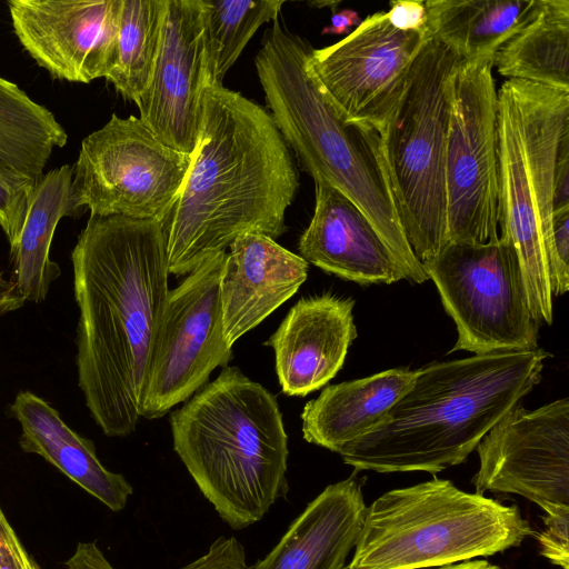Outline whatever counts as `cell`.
<instances>
[{"instance_id":"obj_9","label":"cell","mask_w":569,"mask_h":569,"mask_svg":"<svg viewBox=\"0 0 569 569\" xmlns=\"http://www.w3.org/2000/svg\"><path fill=\"white\" fill-rule=\"evenodd\" d=\"M422 266L457 327L458 339L448 353L538 348L539 325L511 243L450 242Z\"/></svg>"},{"instance_id":"obj_13","label":"cell","mask_w":569,"mask_h":569,"mask_svg":"<svg viewBox=\"0 0 569 569\" xmlns=\"http://www.w3.org/2000/svg\"><path fill=\"white\" fill-rule=\"evenodd\" d=\"M476 493H515L547 517L569 515V399L511 408L476 448Z\"/></svg>"},{"instance_id":"obj_17","label":"cell","mask_w":569,"mask_h":569,"mask_svg":"<svg viewBox=\"0 0 569 569\" xmlns=\"http://www.w3.org/2000/svg\"><path fill=\"white\" fill-rule=\"evenodd\" d=\"M352 298L323 293L297 301L263 343L274 351L282 392L305 397L341 369L357 338Z\"/></svg>"},{"instance_id":"obj_22","label":"cell","mask_w":569,"mask_h":569,"mask_svg":"<svg viewBox=\"0 0 569 569\" xmlns=\"http://www.w3.org/2000/svg\"><path fill=\"white\" fill-rule=\"evenodd\" d=\"M416 373L417 370L395 368L326 387L302 410L303 439L339 453L385 421Z\"/></svg>"},{"instance_id":"obj_18","label":"cell","mask_w":569,"mask_h":569,"mask_svg":"<svg viewBox=\"0 0 569 569\" xmlns=\"http://www.w3.org/2000/svg\"><path fill=\"white\" fill-rule=\"evenodd\" d=\"M220 277L223 335L230 347L291 298L308 277V262L262 233L229 247Z\"/></svg>"},{"instance_id":"obj_27","label":"cell","mask_w":569,"mask_h":569,"mask_svg":"<svg viewBox=\"0 0 569 569\" xmlns=\"http://www.w3.org/2000/svg\"><path fill=\"white\" fill-rule=\"evenodd\" d=\"M168 0H120L113 64L106 80L137 103L156 67Z\"/></svg>"},{"instance_id":"obj_19","label":"cell","mask_w":569,"mask_h":569,"mask_svg":"<svg viewBox=\"0 0 569 569\" xmlns=\"http://www.w3.org/2000/svg\"><path fill=\"white\" fill-rule=\"evenodd\" d=\"M315 186V211L299 239V256L328 273L363 286L406 279L362 211L330 184L316 180Z\"/></svg>"},{"instance_id":"obj_3","label":"cell","mask_w":569,"mask_h":569,"mask_svg":"<svg viewBox=\"0 0 569 569\" xmlns=\"http://www.w3.org/2000/svg\"><path fill=\"white\" fill-rule=\"evenodd\" d=\"M541 348L431 362L385 421L339 452L356 471L440 472L460 465L542 379Z\"/></svg>"},{"instance_id":"obj_5","label":"cell","mask_w":569,"mask_h":569,"mask_svg":"<svg viewBox=\"0 0 569 569\" xmlns=\"http://www.w3.org/2000/svg\"><path fill=\"white\" fill-rule=\"evenodd\" d=\"M173 449L232 529L260 521L289 490L288 436L276 397L238 367L170 415Z\"/></svg>"},{"instance_id":"obj_32","label":"cell","mask_w":569,"mask_h":569,"mask_svg":"<svg viewBox=\"0 0 569 569\" xmlns=\"http://www.w3.org/2000/svg\"><path fill=\"white\" fill-rule=\"evenodd\" d=\"M0 569H41L22 546L1 507Z\"/></svg>"},{"instance_id":"obj_12","label":"cell","mask_w":569,"mask_h":569,"mask_svg":"<svg viewBox=\"0 0 569 569\" xmlns=\"http://www.w3.org/2000/svg\"><path fill=\"white\" fill-rule=\"evenodd\" d=\"M226 251L206 258L169 290L146 385L141 418L158 419L204 387L232 358L223 335L220 277Z\"/></svg>"},{"instance_id":"obj_8","label":"cell","mask_w":569,"mask_h":569,"mask_svg":"<svg viewBox=\"0 0 569 569\" xmlns=\"http://www.w3.org/2000/svg\"><path fill=\"white\" fill-rule=\"evenodd\" d=\"M461 60L427 39L380 134L400 223L421 263L449 243L446 156L452 78Z\"/></svg>"},{"instance_id":"obj_25","label":"cell","mask_w":569,"mask_h":569,"mask_svg":"<svg viewBox=\"0 0 569 569\" xmlns=\"http://www.w3.org/2000/svg\"><path fill=\"white\" fill-rule=\"evenodd\" d=\"M495 66L509 79L569 91V1L537 0L531 17L497 51Z\"/></svg>"},{"instance_id":"obj_14","label":"cell","mask_w":569,"mask_h":569,"mask_svg":"<svg viewBox=\"0 0 569 569\" xmlns=\"http://www.w3.org/2000/svg\"><path fill=\"white\" fill-rule=\"evenodd\" d=\"M427 39L423 32L397 30L387 13L379 11L365 18L342 40L312 49L308 63L341 114L381 134Z\"/></svg>"},{"instance_id":"obj_11","label":"cell","mask_w":569,"mask_h":569,"mask_svg":"<svg viewBox=\"0 0 569 569\" xmlns=\"http://www.w3.org/2000/svg\"><path fill=\"white\" fill-rule=\"evenodd\" d=\"M493 59L459 63L452 78L446 156L450 242L499 239L498 90Z\"/></svg>"},{"instance_id":"obj_23","label":"cell","mask_w":569,"mask_h":569,"mask_svg":"<svg viewBox=\"0 0 569 569\" xmlns=\"http://www.w3.org/2000/svg\"><path fill=\"white\" fill-rule=\"evenodd\" d=\"M73 167L69 164L42 174L32 192L16 246L10 249L12 280L26 301L41 302L60 276L50 259V247L59 221L78 212L72 196Z\"/></svg>"},{"instance_id":"obj_21","label":"cell","mask_w":569,"mask_h":569,"mask_svg":"<svg viewBox=\"0 0 569 569\" xmlns=\"http://www.w3.org/2000/svg\"><path fill=\"white\" fill-rule=\"evenodd\" d=\"M10 412L21 426L19 446L24 452L42 457L112 511L126 507L132 486L121 473L104 468L92 441L69 428L46 400L20 391Z\"/></svg>"},{"instance_id":"obj_31","label":"cell","mask_w":569,"mask_h":569,"mask_svg":"<svg viewBox=\"0 0 569 569\" xmlns=\"http://www.w3.org/2000/svg\"><path fill=\"white\" fill-rule=\"evenodd\" d=\"M546 529L538 535L541 555L561 569H569V515L542 517Z\"/></svg>"},{"instance_id":"obj_30","label":"cell","mask_w":569,"mask_h":569,"mask_svg":"<svg viewBox=\"0 0 569 569\" xmlns=\"http://www.w3.org/2000/svg\"><path fill=\"white\" fill-rule=\"evenodd\" d=\"M38 180L0 169V227L8 239L10 249L19 239Z\"/></svg>"},{"instance_id":"obj_29","label":"cell","mask_w":569,"mask_h":569,"mask_svg":"<svg viewBox=\"0 0 569 569\" xmlns=\"http://www.w3.org/2000/svg\"><path fill=\"white\" fill-rule=\"evenodd\" d=\"M67 569H114L94 542H79ZM180 569H250L242 543L233 536L217 538L209 550Z\"/></svg>"},{"instance_id":"obj_7","label":"cell","mask_w":569,"mask_h":569,"mask_svg":"<svg viewBox=\"0 0 569 569\" xmlns=\"http://www.w3.org/2000/svg\"><path fill=\"white\" fill-rule=\"evenodd\" d=\"M532 535L517 506L431 480L367 507L348 569H423L488 557Z\"/></svg>"},{"instance_id":"obj_33","label":"cell","mask_w":569,"mask_h":569,"mask_svg":"<svg viewBox=\"0 0 569 569\" xmlns=\"http://www.w3.org/2000/svg\"><path fill=\"white\" fill-rule=\"evenodd\" d=\"M386 13L389 23L397 30L405 32L417 31L427 34L426 1H391L390 9Z\"/></svg>"},{"instance_id":"obj_24","label":"cell","mask_w":569,"mask_h":569,"mask_svg":"<svg viewBox=\"0 0 569 569\" xmlns=\"http://www.w3.org/2000/svg\"><path fill=\"white\" fill-rule=\"evenodd\" d=\"M536 4L537 0H428L427 34L465 61L493 59Z\"/></svg>"},{"instance_id":"obj_28","label":"cell","mask_w":569,"mask_h":569,"mask_svg":"<svg viewBox=\"0 0 569 569\" xmlns=\"http://www.w3.org/2000/svg\"><path fill=\"white\" fill-rule=\"evenodd\" d=\"M210 83H222L248 41L279 17L284 0H201Z\"/></svg>"},{"instance_id":"obj_4","label":"cell","mask_w":569,"mask_h":569,"mask_svg":"<svg viewBox=\"0 0 569 569\" xmlns=\"http://www.w3.org/2000/svg\"><path fill=\"white\" fill-rule=\"evenodd\" d=\"M312 48L277 17L264 31L254 64L279 132L300 164L350 199L386 243L405 278L429 279L400 223L380 133L348 120L309 68Z\"/></svg>"},{"instance_id":"obj_26","label":"cell","mask_w":569,"mask_h":569,"mask_svg":"<svg viewBox=\"0 0 569 569\" xmlns=\"http://www.w3.org/2000/svg\"><path fill=\"white\" fill-rule=\"evenodd\" d=\"M67 140L50 110L0 77V169L38 180L52 151Z\"/></svg>"},{"instance_id":"obj_34","label":"cell","mask_w":569,"mask_h":569,"mask_svg":"<svg viewBox=\"0 0 569 569\" xmlns=\"http://www.w3.org/2000/svg\"><path fill=\"white\" fill-rule=\"evenodd\" d=\"M569 208V136L560 146L553 181V212Z\"/></svg>"},{"instance_id":"obj_10","label":"cell","mask_w":569,"mask_h":569,"mask_svg":"<svg viewBox=\"0 0 569 569\" xmlns=\"http://www.w3.org/2000/svg\"><path fill=\"white\" fill-rule=\"evenodd\" d=\"M192 158L161 142L139 117L112 114L81 142L72 166L74 207L87 208L90 216L161 221Z\"/></svg>"},{"instance_id":"obj_36","label":"cell","mask_w":569,"mask_h":569,"mask_svg":"<svg viewBox=\"0 0 569 569\" xmlns=\"http://www.w3.org/2000/svg\"><path fill=\"white\" fill-rule=\"evenodd\" d=\"M362 19L357 11L352 9H343L332 14L331 22L322 30L323 34H345L351 27L356 28L361 23Z\"/></svg>"},{"instance_id":"obj_16","label":"cell","mask_w":569,"mask_h":569,"mask_svg":"<svg viewBox=\"0 0 569 569\" xmlns=\"http://www.w3.org/2000/svg\"><path fill=\"white\" fill-rule=\"evenodd\" d=\"M14 34L51 77L89 83L113 64L120 0H9Z\"/></svg>"},{"instance_id":"obj_35","label":"cell","mask_w":569,"mask_h":569,"mask_svg":"<svg viewBox=\"0 0 569 569\" xmlns=\"http://www.w3.org/2000/svg\"><path fill=\"white\" fill-rule=\"evenodd\" d=\"M24 302L16 282L0 269V317L20 309Z\"/></svg>"},{"instance_id":"obj_2","label":"cell","mask_w":569,"mask_h":569,"mask_svg":"<svg viewBox=\"0 0 569 569\" xmlns=\"http://www.w3.org/2000/svg\"><path fill=\"white\" fill-rule=\"evenodd\" d=\"M298 188L292 154L270 113L222 83L208 84L189 172L160 221L169 273L189 274L244 233L277 239Z\"/></svg>"},{"instance_id":"obj_1","label":"cell","mask_w":569,"mask_h":569,"mask_svg":"<svg viewBox=\"0 0 569 569\" xmlns=\"http://www.w3.org/2000/svg\"><path fill=\"white\" fill-rule=\"evenodd\" d=\"M78 383L108 437L132 433L140 419L164 310L168 257L160 221L90 216L71 252Z\"/></svg>"},{"instance_id":"obj_15","label":"cell","mask_w":569,"mask_h":569,"mask_svg":"<svg viewBox=\"0 0 569 569\" xmlns=\"http://www.w3.org/2000/svg\"><path fill=\"white\" fill-rule=\"evenodd\" d=\"M209 84L201 0H168L151 81L138 106L141 121L164 144L193 153Z\"/></svg>"},{"instance_id":"obj_20","label":"cell","mask_w":569,"mask_h":569,"mask_svg":"<svg viewBox=\"0 0 569 569\" xmlns=\"http://www.w3.org/2000/svg\"><path fill=\"white\" fill-rule=\"evenodd\" d=\"M367 506L356 473L329 485L250 569H346Z\"/></svg>"},{"instance_id":"obj_6","label":"cell","mask_w":569,"mask_h":569,"mask_svg":"<svg viewBox=\"0 0 569 569\" xmlns=\"http://www.w3.org/2000/svg\"><path fill=\"white\" fill-rule=\"evenodd\" d=\"M569 91L519 79L498 90L499 239L512 244L538 325L553 320V181Z\"/></svg>"},{"instance_id":"obj_37","label":"cell","mask_w":569,"mask_h":569,"mask_svg":"<svg viewBox=\"0 0 569 569\" xmlns=\"http://www.w3.org/2000/svg\"><path fill=\"white\" fill-rule=\"evenodd\" d=\"M437 569H501L500 567L492 565L486 560H468L458 565H449L439 567Z\"/></svg>"}]
</instances>
